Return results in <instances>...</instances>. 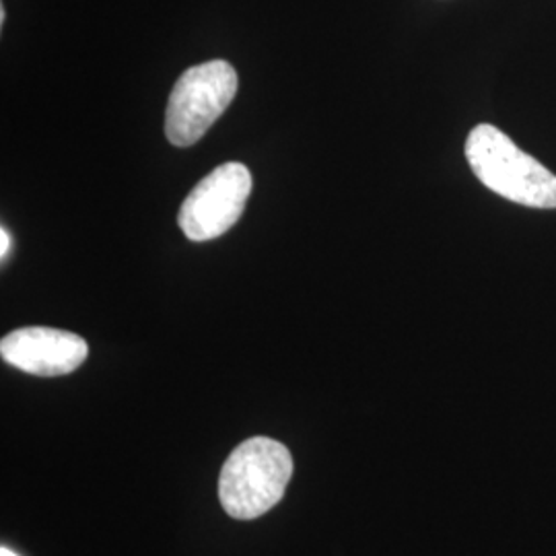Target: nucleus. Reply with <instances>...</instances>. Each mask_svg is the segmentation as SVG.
<instances>
[{"instance_id":"f03ea898","label":"nucleus","mask_w":556,"mask_h":556,"mask_svg":"<svg viewBox=\"0 0 556 556\" xmlns=\"http://www.w3.org/2000/svg\"><path fill=\"white\" fill-rule=\"evenodd\" d=\"M466 160L489 190L530 208H556V176L493 124H478L466 140Z\"/></svg>"},{"instance_id":"0eeeda50","label":"nucleus","mask_w":556,"mask_h":556,"mask_svg":"<svg viewBox=\"0 0 556 556\" xmlns=\"http://www.w3.org/2000/svg\"><path fill=\"white\" fill-rule=\"evenodd\" d=\"M0 556H17V555H15V553H13V551H9V548H7V546H2V548H0Z\"/></svg>"},{"instance_id":"f257e3e1","label":"nucleus","mask_w":556,"mask_h":556,"mask_svg":"<svg viewBox=\"0 0 556 556\" xmlns=\"http://www.w3.org/2000/svg\"><path fill=\"white\" fill-rule=\"evenodd\" d=\"M293 477L291 452L270 438L245 439L220 468L219 501L227 516L256 519L277 507Z\"/></svg>"},{"instance_id":"423d86ee","label":"nucleus","mask_w":556,"mask_h":556,"mask_svg":"<svg viewBox=\"0 0 556 556\" xmlns=\"http://www.w3.org/2000/svg\"><path fill=\"white\" fill-rule=\"evenodd\" d=\"M11 248H13V239H11V233H9V231L2 227V229H0V258H2V262L7 260V256H9Z\"/></svg>"},{"instance_id":"7ed1b4c3","label":"nucleus","mask_w":556,"mask_h":556,"mask_svg":"<svg viewBox=\"0 0 556 556\" xmlns=\"http://www.w3.org/2000/svg\"><path fill=\"white\" fill-rule=\"evenodd\" d=\"M238 73L227 60L188 68L169 96L165 135L174 147L197 144L238 93Z\"/></svg>"},{"instance_id":"39448f33","label":"nucleus","mask_w":556,"mask_h":556,"mask_svg":"<svg viewBox=\"0 0 556 556\" xmlns=\"http://www.w3.org/2000/svg\"><path fill=\"white\" fill-rule=\"evenodd\" d=\"M4 363L29 376L59 378L79 369L89 355L87 342L73 332L29 326L20 328L0 340Z\"/></svg>"},{"instance_id":"6e6552de","label":"nucleus","mask_w":556,"mask_h":556,"mask_svg":"<svg viewBox=\"0 0 556 556\" xmlns=\"http://www.w3.org/2000/svg\"><path fill=\"white\" fill-rule=\"evenodd\" d=\"M4 20H7V11H4V7L0 4V25H4Z\"/></svg>"},{"instance_id":"20e7f679","label":"nucleus","mask_w":556,"mask_h":556,"mask_svg":"<svg viewBox=\"0 0 556 556\" xmlns=\"http://www.w3.org/2000/svg\"><path fill=\"white\" fill-rule=\"evenodd\" d=\"M252 192L250 169L229 161L200 179L179 208L178 225L190 241H211L227 233L243 215Z\"/></svg>"}]
</instances>
